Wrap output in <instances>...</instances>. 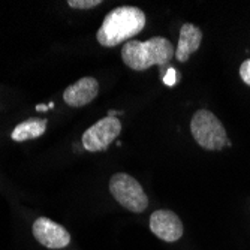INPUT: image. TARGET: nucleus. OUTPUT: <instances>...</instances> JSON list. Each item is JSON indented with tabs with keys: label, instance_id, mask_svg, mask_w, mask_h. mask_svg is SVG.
<instances>
[{
	"label": "nucleus",
	"instance_id": "1",
	"mask_svg": "<svg viewBox=\"0 0 250 250\" xmlns=\"http://www.w3.org/2000/svg\"><path fill=\"white\" fill-rule=\"evenodd\" d=\"M146 14L136 6H119L106 14L101 29L96 33L102 47L111 48L143 32Z\"/></svg>",
	"mask_w": 250,
	"mask_h": 250
},
{
	"label": "nucleus",
	"instance_id": "2",
	"mask_svg": "<svg viewBox=\"0 0 250 250\" xmlns=\"http://www.w3.org/2000/svg\"><path fill=\"white\" fill-rule=\"evenodd\" d=\"M175 56L172 43L162 36H154L148 41H129L122 48L125 64L133 71H146L157 64L161 66V75H165V66Z\"/></svg>",
	"mask_w": 250,
	"mask_h": 250
},
{
	"label": "nucleus",
	"instance_id": "3",
	"mask_svg": "<svg viewBox=\"0 0 250 250\" xmlns=\"http://www.w3.org/2000/svg\"><path fill=\"white\" fill-rule=\"evenodd\" d=\"M190 132L198 146L206 150H222L228 141L222 122L208 109L195 112L190 122Z\"/></svg>",
	"mask_w": 250,
	"mask_h": 250
},
{
	"label": "nucleus",
	"instance_id": "4",
	"mask_svg": "<svg viewBox=\"0 0 250 250\" xmlns=\"http://www.w3.org/2000/svg\"><path fill=\"white\" fill-rule=\"evenodd\" d=\"M109 192L120 206L132 213H143L148 207V198L143 186L126 172H117L111 177Z\"/></svg>",
	"mask_w": 250,
	"mask_h": 250
},
{
	"label": "nucleus",
	"instance_id": "5",
	"mask_svg": "<svg viewBox=\"0 0 250 250\" xmlns=\"http://www.w3.org/2000/svg\"><path fill=\"white\" fill-rule=\"evenodd\" d=\"M120 132L122 123L119 122V119L106 116L83 133V147L87 151H104L120 135Z\"/></svg>",
	"mask_w": 250,
	"mask_h": 250
},
{
	"label": "nucleus",
	"instance_id": "6",
	"mask_svg": "<svg viewBox=\"0 0 250 250\" xmlns=\"http://www.w3.org/2000/svg\"><path fill=\"white\" fill-rule=\"evenodd\" d=\"M33 237L47 249H64L71 244V234L48 217H38L33 223Z\"/></svg>",
	"mask_w": 250,
	"mask_h": 250
},
{
	"label": "nucleus",
	"instance_id": "7",
	"mask_svg": "<svg viewBox=\"0 0 250 250\" xmlns=\"http://www.w3.org/2000/svg\"><path fill=\"white\" fill-rule=\"evenodd\" d=\"M151 232L167 243L178 241L183 237V223L180 217L171 210H157L150 217Z\"/></svg>",
	"mask_w": 250,
	"mask_h": 250
},
{
	"label": "nucleus",
	"instance_id": "8",
	"mask_svg": "<svg viewBox=\"0 0 250 250\" xmlns=\"http://www.w3.org/2000/svg\"><path fill=\"white\" fill-rule=\"evenodd\" d=\"M98 93H99V83L93 77H83L81 80L71 84L64 90L63 101L66 102V105L80 108L95 101Z\"/></svg>",
	"mask_w": 250,
	"mask_h": 250
},
{
	"label": "nucleus",
	"instance_id": "9",
	"mask_svg": "<svg viewBox=\"0 0 250 250\" xmlns=\"http://www.w3.org/2000/svg\"><path fill=\"white\" fill-rule=\"evenodd\" d=\"M202 42V32L199 27L190 22L181 26L180 29V38H178V45L175 50V59L181 63L188 62L190 54L198 51L199 45Z\"/></svg>",
	"mask_w": 250,
	"mask_h": 250
},
{
	"label": "nucleus",
	"instance_id": "10",
	"mask_svg": "<svg viewBox=\"0 0 250 250\" xmlns=\"http://www.w3.org/2000/svg\"><path fill=\"white\" fill-rule=\"evenodd\" d=\"M47 125L48 122L45 119H29L26 122H21L20 125H17L11 133V138L17 143L21 141H27V140H35L39 138L47 130Z\"/></svg>",
	"mask_w": 250,
	"mask_h": 250
},
{
	"label": "nucleus",
	"instance_id": "11",
	"mask_svg": "<svg viewBox=\"0 0 250 250\" xmlns=\"http://www.w3.org/2000/svg\"><path fill=\"white\" fill-rule=\"evenodd\" d=\"M67 5L74 9H92L98 5H102V0H69Z\"/></svg>",
	"mask_w": 250,
	"mask_h": 250
},
{
	"label": "nucleus",
	"instance_id": "12",
	"mask_svg": "<svg viewBox=\"0 0 250 250\" xmlns=\"http://www.w3.org/2000/svg\"><path fill=\"white\" fill-rule=\"evenodd\" d=\"M240 77H241V80L247 85H250V59H247V60H244L241 63V66H240Z\"/></svg>",
	"mask_w": 250,
	"mask_h": 250
},
{
	"label": "nucleus",
	"instance_id": "13",
	"mask_svg": "<svg viewBox=\"0 0 250 250\" xmlns=\"http://www.w3.org/2000/svg\"><path fill=\"white\" fill-rule=\"evenodd\" d=\"M177 81H180V74H177V71L174 69V67H169V69L167 71V74L164 75V83L167 85H174Z\"/></svg>",
	"mask_w": 250,
	"mask_h": 250
},
{
	"label": "nucleus",
	"instance_id": "14",
	"mask_svg": "<svg viewBox=\"0 0 250 250\" xmlns=\"http://www.w3.org/2000/svg\"><path fill=\"white\" fill-rule=\"evenodd\" d=\"M48 108H50L48 105H36V109L38 111H47Z\"/></svg>",
	"mask_w": 250,
	"mask_h": 250
}]
</instances>
